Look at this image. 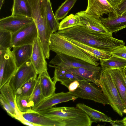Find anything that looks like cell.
Returning <instances> with one entry per match:
<instances>
[{
    "label": "cell",
    "mask_w": 126,
    "mask_h": 126,
    "mask_svg": "<svg viewBox=\"0 0 126 126\" xmlns=\"http://www.w3.org/2000/svg\"><path fill=\"white\" fill-rule=\"evenodd\" d=\"M57 32L67 38L110 52L118 46L125 44L123 40L113 37L112 33L100 32L80 25Z\"/></svg>",
    "instance_id": "1"
},
{
    "label": "cell",
    "mask_w": 126,
    "mask_h": 126,
    "mask_svg": "<svg viewBox=\"0 0 126 126\" xmlns=\"http://www.w3.org/2000/svg\"><path fill=\"white\" fill-rule=\"evenodd\" d=\"M37 112L61 120L65 123V126H91L93 122L86 113L77 107H52Z\"/></svg>",
    "instance_id": "2"
},
{
    "label": "cell",
    "mask_w": 126,
    "mask_h": 126,
    "mask_svg": "<svg viewBox=\"0 0 126 126\" xmlns=\"http://www.w3.org/2000/svg\"><path fill=\"white\" fill-rule=\"evenodd\" d=\"M50 50L56 54H62L74 57L97 66L99 63L68 40L57 32L53 33L49 41Z\"/></svg>",
    "instance_id": "3"
},
{
    "label": "cell",
    "mask_w": 126,
    "mask_h": 126,
    "mask_svg": "<svg viewBox=\"0 0 126 126\" xmlns=\"http://www.w3.org/2000/svg\"><path fill=\"white\" fill-rule=\"evenodd\" d=\"M99 86L108 100L110 105L113 110L121 116L126 114V106L108 70L102 68Z\"/></svg>",
    "instance_id": "4"
},
{
    "label": "cell",
    "mask_w": 126,
    "mask_h": 126,
    "mask_svg": "<svg viewBox=\"0 0 126 126\" xmlns=\"http://www.w3.org/2000/svg\"><path fill=\"white\" fill-rule=\"evenodd\" d=\"M79 81V87L74 91L70 92L74 96L77 98L91 100L104 105H110L109 101L99 87L87 81Z\"/></svg>",
    "instance_id": "5"
},
{
    "label": "cell",
    "mask_w": 126,
    "mask_h": 126,
    "mask_svg": "<svg viewBox=\"0 0 126 126\" xmlns=\"http://www.w3.org/2000/svg\"><path fill=\"white\" fill-rule=\"evenodd\" d=\"M48 65L50 67L66 70L73 68L83 67L96 71H101V67L93 65L79 59L62 54H56L50 61Z\"/></svg>",
    "instance_id": "6"
},
{
    "label": "cell",
    "mask_w": 126,
    "mask_h": 126,
    "mask_svg": "<svg viewBox=\"0 0 126 126\" xmlns=\"http://www.w3.org/2000/svg\"><path fill=\"white\" fill-rule=\"evenodd\" d=\"M11 48L0 49V88L8 82L18 68Z\"/></svg>",
    "instance_id": "7"
},
{
    "label": "cell",
    "mask_w": 126,
    "mask_h": 126,
    "mask_svg": "<svg viewBox=\"0 0 126 126\" xmlns=\"http://www.w3.org/2000/svg\"><path fill=\"white\" fill-rule=\"evenodd\" d=\"M37 74L31 61H28L18 68L8 81L14 92L31 79L37 78Z\"/></svg>",
    "instance_id": "8"
},
{
    "label": "cell",
    "mask_w": 126,
    "mask_h": 126,
    "mask_svg": "<svg viewBox=\"0 0 126 126\" xmlns=\"http://www.w3.org/2000/svg\"><path fill=\"white\" fill-rule=\"evenodd\" d=\"M38 36L37 28L34 21L12 33L13 47L25 45H33Z\"/></svg>",
    "instance_id": "9"
},
{
    "label": "cell",
    "mask_w": 126,
    "mask_h": 126,
    "mask_svg": "<svg viewBox=\"0 0 126 126\" xmlns=\"http://www.w3.org/2000/svg\"><path fill=\"white\" fill-rule=\"evenodd\" d=\"M34 21L32 17L20 16H11L0 19V29L12 33Z\"/></svg>",
    "instance_id": "10"
},
{
    "label": "cell",
    "mask_w": 126,
    "mask_h": 126,
    "mask_svg": "<svg viewBox=\"0 0 126 126\" xmlns=\"http://www.w3.org/2000/svg\"><path fill=\"white\" fill-rule=\"evenodd\" d=\"M33 45L32 53L30 59L37 75L47 70V63L39 38L35 39Z\"/></svg>",
    "instance_id": "11"
},
{
    "label": "cell",
    "mask_w": 126,
    "mask_h": 126,
    "mask_svg": "<svg viewBox=\"0 0 126 126\" xmlns=\"http://www.w3.org/2000/svg\"><path fill=\"white\" fill-rule=\"evenodd\" d=\"M77 98L69 91L67 92L55 93L51 96L45 98L33 110L37 112L44 110L50 108L57 104L71 100H74Z\"/></svg>",
    "instance_id": "12"
},
{
    "label": "cell",
    "mask_w": 126,
    "mask_h": 126,
    "mask_svg": "<svg viewBox=\"0 0 126 126\" xmlns=\"http://www.w3.org/2000/svg\"><path fill=\"white\" fill-rule=\"evenodd\" d=\"M115 11L107 0H88L87 6L85 11L88 15L97 18Z\"/></svg>",
    "instance_id": "13"
},
{
    "label": "cell",
    "mask_w": 126,
    "mask_h": 126,
    "mask_svg": "<svg viewBox=\"0 0 126 126\" xmlns=\"http://www.w3.org/2000/svg\"><path fill=\"white\" fill-rule=\"evenodd\" d=\"M107 18H100L104 26L112 33L126 28V11L120 15L115 12H111Z\"/></svg>",
    "instance_id": "14"
},
{
    "label": "cell",
    "mask_w": 126,
    "mask_h": 126,
    "mask_svg": "<svg viewBox=\"0 0 126 126\" xmlns=\"http://www.w3.org/2000/svg\"><path fill=\"white\" fill-rule=\"evenodd\" d=\"M21 114L25 119L38 126H65V123L61 120L51 118L33 110Z\"/></svg>",
    "instance_id": "15"
},
{
    "label": "cell",
    "mask_w": 126,
    "mask_h": 126,
    "mask_svg": "<svg viewBox=\"0 0 126 126\" xmlns=\"http://www.w3.org/2000/svg\"><path fill=\"white\" fill-rule=\"evenodd\" d=\"M76 14L79 17L80 25L100 32L105 33L110 32L103 25L100 18L88 15L85 11L79 12Z\"/></svg>",
    "instance_id": "16"
},
{
    "label": "cell",
    "mask_w": 126,
    "mask_h": 126,
    "mask_svg": "<svg viewBox=\"0 0 126 126\" xmlns=\"http://www.w3.org/2000/svg\"><path fill=\"white\" fill-rule=\"evenodd\" d=\"M67 39L97 62L101 59H108L112 55L110 52L101 50L76 41Z\"/></svg>",
    "instance_id": "17"
},
{
    "label": "cell",
    "mask_w": 126,
    "mask_h": 126,
    "mask_svg": "<svg viewBox=\"0 0 126 126\" xmlns=\"http://www.w3.org/2000/svg\"><path fill=\"white\" fill-rule=\"evenodd\" d=\"M13 48L12 51L18 68L30 60L32 51V45H25Z\"/></svg>",
    "instance_id": "18"
},
{
    "label": "cell",
    "mask_w": 126,
    "mask_h": 126,
    "mask_svg": "<svg viewBox=\"0 0 126 126\" xmlns=\"http://www.w3.org/2000/svg\"><path fill=\"white\" fill-rule=\"evenodd\" d=\"M55 68L53 81L55 84L57 82L60 81L62 84L68 88L70 84L74 80L87 81L83 77L66 70Z\"/></svg>",
    "instance_id": "19"
},
{
    "label": "cell",
    "mask_w": 126,
    "mask_h": 126,
    "mask_svg": "<svg viewBox=\"0 0 126 126\" xmlns=\"http://www.w3.org/2000/svg\"><path fill=\"white\" fill-rule=\"evenodd\" d=\"M124 68L108 70L111 75L119 94L126 106V84L122 75Z\"/></svg>",
    "instance_id": "20"
},
{
    "label": "cell",
    "mask_w": 126,
    "mask_h": 126,
    "mask_svg": "<svg viewBox=\"0 0 126 126\" xmlns=\"http://www.w3.org/2000/svg\"><path fill=\"white\" fill-rule=\"evenodd\" d=\"M66 70L83 77L87 81L93 83L99 86L101 71L92 70L83 67L71 68Z\"/></svg>",
    "instance_id": "21"
},
{
    "label": "cell",
    "mask_w": 126,
    "mask_h": 126,
    "mask_svg": "<svg viewBox=\"0 0 126 126\" xmlns=\"http://www.w3.org/2000/svg\"><path fill=\"white\" fill-rule=\"evenodd\" d=\"M40 86L43 94L45 98L49 97L55 93L56 84L53 81L47 70L38 75Z\"/></svg>",
    "instance_id": "22"
},
{
    "label": "cell",
    "mask_w": 126,
    "mask_h": 126,
    "mask_svg": "<svg viewBox=\"0 0 126 126\" xmlns=\"http://www.w3.org/2000/svg\"><path fill=\"white\" fill-rule=\"evenodd\" d=\"M76 107L80 109L90 117L93 122H104L110 123L112 120L104 113L94 109L84 104L78 103Z\"/></svg>",
    "instance_id": "23"
},
{
    "label": "cell",
    "mask_w": 126,
    "mask_h": 126,
    "mask_svg": "<svg viewBox=\"0 0 126 126\" xmlns=\"http://www.w3.org/2000/svg\"><path fill=\"white\" fill-rule=\"evenodd\" d=\"M102 68L110 70L125 68L126 67V59L112 55L109 58L100 60Z\"/></svg>",
    "instance_id": "24"
},
{
    "label": "cell",
    "mask_w": 126,
    "mask_h": 126,
    "mask_svg": "<svg viewBox=\"0 0 126 126\" xmlns=\"http://www.w3.org/2000/svg\"><path fill=\"white\" fill-rule=\"evenodd\" d=\"M12 15L32 17L31 11L27 0H13Z\"/></svg>",
    "instance_id": "25"
},
{
    "label": "cell",
    "mask_w": 126,
    "mask_h": 126,
    "mask_svg": "<svg viewBox=\"0 0 126 126\" xmlns=\"http://www.w3.org/2000/svg\"><path fill=\"white\" fill-rule=\"evenodd\" d=\"M15 101L17 110L20 114L33 110L34 104L31 96H19L16 95Z\"/></svg>",
    "instance_id": "26"
},
{
    "label": "cell",
    "mask_w": 126,
    "mask_h": 126,
    "mask_svg": "<svg viewBox=\"0 0 126 126\" xmlns=\"http://www.w3.org/2000/svg\"><path fill=\"white\" fill-rule=\"evenodd\" d=\"M0 94L4 99L16 110L19 115H21L16 104L15 94L8 82L0 88Z\"/></svg>",
    "instance_id": "27"
},
{
    "label": "cell",
    "mask_w": 126,
    "mask_h": 126,
    "mask_svg": "<svg viewBox=\"0 0 126 126\" xmlns=\"http://www.w3.org/2000/svg\"><path fill=\"white\" fill-rule=\"evenodd\" d=\"M46 19L47 25L53 33L57 32L58 30L59 23L53 13L50 0L48 2L47 8Z\"/></svg>",
    "instance_id": "28"
},
{
    "label": "cell",
    "mask_w": 126,
    "mask_h": 126,
    "mask_svg": "<svg viewBox=\"0 0 126 126\" xmlns=\"http://www.w3.org/2000/svg\"><path fill=\"white\" fill-rule=\"evenodd\" d=\"M37 78L29 80L16 90L15 95L19 96H31L37 81Z\"/></svg>",
    "instance_id": "29"
},
{
    "label": "cell",
    "mask_w": 126,
    "mask_h": 126,
    "mask_svg": "<svg viewBox=\"0 0 126 126\" xmlns=\"http://www.w3.org/2000/svg\"><path fill=\"white\" fill-rule=\"evenodd\" d=\"M80 25L79 16L71 14L62 20L59 23L58 31H62Z\"/></svg>",
    "instance_id": "30"
},
{
    "label": "cell",
    "mask_w": 126,
    "mask_h": 126,
    "mask_svg": "<svg viewBox=\"0 0 126 126\" xmlns=\"http://www.w3.org/2000/svg\"><path fill=\"white\" fill-rule=\"evenodd\" d=\"M77 0H66L56 11L55 16L58 20L64 18L74 6Z\"/></svg>",
    "instance_id": "31"
},
{
    "label": "cell",
    "mask_w": 126,
    "mask_h": 126,
    "mask_svg": "<svg viewBox=\"0 0 126 126\" xmlns=\"http://www.w3.org/2000/svg\"><path fill=\"white\" fill-rule=\"evenodd\" d=\"M12 36L11 32L0 29V49L13 47Z\"/></svg>",
    "instance_id": "32"
},
{
    "label": "cell",
    "mask_w": 126,
    "mask_h": 126,
    "mask_svg": "<svg viewBox=\"0 0 126 126\" xmlns=\"http://www.w3.org/2000/svg\"><path fill=\"white\" fill-rule=\"evenodd\" d=\"M31 96L34 104L32 110L45 98L43 94L40 86V79L38 77L37 78L36 83Z\"/></svg>",
    "instance_id": "33"
},
{
    "label": "cell",
    "mask_w": 126,
    "mask_h": 126,
    "mask_svg": "<svg viewBox=\"0 0 126 126\" xmlns=\"http://www.w3.org/2000/svg\"><path fill=\"white\" fill-rule=\"evenodd\" d=\"M0 101L1 105L9 116L15 118L17 116L20 115L18 114L16 110L4 99L0 94Z\"/></svg>",
    "instance_id": "34"
},
{
    "label": "cell",
    "mask_w": 126,
    "mask_h": 126,
    "mask_svg": "<svg viewBox=\"0 0 126 126\" xmlns=\"http://www.w3.org/2000/svg\"><path fill=\"white\" fill-rule=\"evenodd\" d=\"M112 55L126 59V46L121 45L115 47L110 52Z\"/></svg>",
    "instance_id": "35"
},
{
    "label": "cell",
    "mask_w": 126,
    "mask_h": 126,
    "mask_svg": "<svg viewBox=\"0 0 126 126\" xmlns=\"http://www.w3.org/2000/svg\"><path fill=\"white\" fill-rule=\"evenodd\" d=\"M126 11V0H123L115 10L117 15H120Z\"/></svg>",
    "instance_id": "36"
},
{
    "label": "cell",
    "mask_w": 126,
    "mask_h": 126,
    "mask_svg": "<svg viewBox=\"0 0 126 126\" xmlns=\"http://www.w3.org/2000/svg\"><path fill=\"white\" fill-rule=\"evenodd\" d=\"M15 119L19 121L22 124L25 125L31 126H38L37 125L32 123L25 119L22 115L17 116Z\"/></svg>",
    "instance_id": "37"
},
{
    "label": "cell",
    "mask_w": 126,
    "mask_h": 126,
    "mask_svg": "<svg viewBox=\"0 0 126 126\" xmlns=\"http://www.w3.org/2000/svg\"><path fill=\"white\" fill-rule=\"evenodd\" d=\"M79 80H75L70 84L67 88L69 92H72L75 90L79 87Z\"/></svg>",
    "instance_id": "38"
},
{
    "label": "cell",
    "mask_w": 126,
    "mask_h": 126,
    "mask_svg": "<svg viewBox=\"0 0 126 126\" xmlns=\"http://www.w3.org/2000/svg\"><path fill=\"white\" fill-rule=\"evenodd\" d=\"M107 0L115 10L123 0Z\"/></svg>",
    "instance_id": "39"
},
{
    "label": "cell",
    "mask_w": 126,
    "mask_h": 126,
    "mask_svg": "<svg viewBox=\"0 0 126 126\" xmlns=\"http://www.w3.org/2000/svg\"><path fill=\"white\" fill-rule=\"evenodd\" d=\"M110 123L112 126H125L122 120H113Z\"/></svg>",
    "instance_id": "40"
},
{
    "label": "cell",
    "mask_w": 126,
    "mask_h": 126,
    "mask_svg": "<svg viewBox=\"0 0 126 126\" xmlns=\"http://www.w3.org/2000/svg\"><path fill=\"white\" fill-rule=\"evenodd\" d=\"M124 69L123 70V72H122V75L124 79V80L125 81L126 83V76L125 75V73L124 71Z\"/></svg>",
    "instance_id": "41"
},
{
    "label": "cell",
    "mask_w": 126,
    "mask_h": 126,
    "mask_svg": "<svg viewBox=\"0 0 126 126\" xmlns=\"http://www.w3.org/2000/svg\"><path fill=\"white\" fill-rule=\"evenodd\" d=\"M122 120L124 124V126H126V116L124 117L123 119Z\"/></svg>",
    "instance_id": "42"
},
{
    "label": "cell",
    "mask_w": 126,
    "mask_h": 126,
    "mask_svg": "<svg viewBox=\"0 0 126 126\" xmlns=\"http://www.w3.org/2000/svg\"><path fill=\"white\" fill-rule=\"evenodd\" d=\"M4 0H0V10L2 6Z\"/></svg>",
    "instance_id": "43"
},
{
    "label": "cell",
    "mask_w": 126,
    "mask_h": 126,
    "mask_svg": "<svg viewBox=\"0 0 126 126\" xmlns=\"http://www.w3.org/2000/svg\"><path fill=\"white\" fill-rule=\"evenodd\" d=\"M124 71L125 75L126 76V67L124 69Z\"/></svg>",
    "instance_id": "44"
}]
</instances>
